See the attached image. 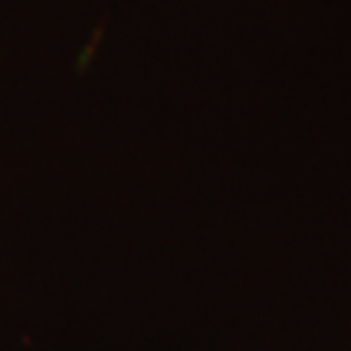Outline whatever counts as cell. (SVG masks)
Returning a JSON list of instances; mask_svg holds the SVG:
<instances>
[]
</instances>
